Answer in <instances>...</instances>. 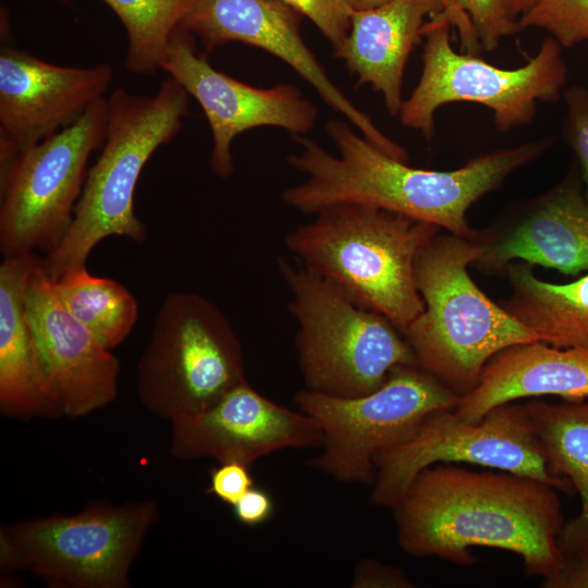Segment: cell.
Returning a JSON list of instances; mask_svg holds the SVG:
<instances>
[{
	"label": "cell",
	"mask_w": 588,
	"mask_h": 588,
	"mask_svg": "<svg viewBox=\"0 0 588 588\" xmlns=\"http://www.w3.org/2000/svg\"><path fill=\"white\" fill-rule=\"evenodd\" d=\"M353 587L411 588L412 580L399 567L384 565L371 559L362 560L355 568Z\"/></svg>",
	"instance_id": "4dcf8cb0"
},
{
	"label": "cell",
	"mask_w": 588,
	"mask_h": 588,
	"mask_svg": "<svg viewBox=\"0 0 588 588\" xmlns=\"http://www.w3.org/2000/svg\"><path fill=\"white\" fill-rule=\"evenodd\" d=\"M158 520L150 500L94 501L72 515L53 514L0 528V564L62 588H127L130 571Z\"/></svg>",
	"instance_id": "52a82bcc"
},
{
	"label": "cell",
	"mask_w": 588,
	"mask_h": 588,
	"mask_svg": "<svg viewBox=\"0 0 588 588\" xmlns=\"http://www.w3.org/2000/svg\"><path fill=\"white\" fill-rule=\"evenodd\" d=\"M25 296L41 383L61 415L78 418L113 402L119 359L68 311L39 257Z\"/></svg>",
	"instance_id": "9a60e30c"
},
{
	"label": "cell",
	"mask_w": 588,
	"mask_h": 588,
	"mask_svg": "<svg viewBox=\"0 0 588 588\" xmlns=\"http://www.w3.org/2000/svg\"><path fill=\"white\" fill-rule=\"evenodd\" d=\"M68 311L105 347L123 342L138 316V305L119 282L90 274L86 267L71 271L53 282Z\"/></svg>",
	"instance_id": "cb8c5ba5"
},
{
	"label": "cell",
	"mask_w": 588,
	"mask_h": 588,
	"mask_svg": "<svg viewBox=\"0 0 588 588\" xmlns=\"http://www.w3.org/2000/svg\"><path fill=\"white\" fill-rule=\"evenodd\" d=\"M458 1L470 17L483 50H494L503 37L522 30L517 21L510 16L504 0Z\"/></svg>",
	"instance_id": "83f0119b"
},
{
	"label": "cell",
	"mask_w": 588,
	"mask_h": 588,
	"mask_svg": "<svg viewBox=\"0 0 588 588\" xmlns=\"http://www.w3.org/2000/svg\"><path fill=\"white\" fill-rule=\"evenodd\" d=\"M111 65L51 64L25 51L0 53V171L22 152L74 123L109 87Z\"/></svg>",
	"instance_id": "2e32d148"
},
{
	"label": "cell",
	"mask_w": 588,
	"mask_h": 588,
	"mask_svg": "<svg viewBox=\"0 0 588 588\" xmlns=\"http://www.w3.org/2000/svg\"><path fill=\"white\" fill-rule=\"evenodd\" d=\"M301 16L279 0H194L181 25L195 34L208 52L238 41L281 59L367 140L389 156L407 161V151L381 132L329 78L302 37Z\"/></svg>",
	"instance_id": "5bb4252c"
},
{
	"label": "cell",
	"mask_w": 588,
	"mask_h": 588,
	"mask_svg": "<svg viewBox=\"0 0 588 588\" xmlns=\"http://www.w3.org/2000/svg\"><path fill=\"white\" fill-rule=\"evenodd\" d=\"M34 253L3 257L0 265V409L30 418L62 416L47 396L26 310V284Z\"/></svg>",
	"instance_id": "44dd1931"
},
{
	"label": "cell",
	"mask_w": 588,
	"mask_h": 588,
	"mask_svg": "<svg viewBox=\"0 0 588 588\" xmlns=\"http://www.w3.org/2000/svg\"><path fill=\"white\" fill-rule=\"evenodd\" d=\"M119 16L128 38L125 66L135 74L160 69L172 33L194 0H103Z\"/></svg>",
	"instance_id": "d4e9b609"
},
{
	"label": "cell",
	"mask_w": 588,
	"mask_h": 588,
	"mask_svg": "<svg viewBox=\"0 0 588 588\" xmlns=\"http://www.w3.org/2000/svg\"><path fill=\"white\" fill-rule=\"evenodd\" d=\"M326 131L338 156L308 137L293 135L301 149L287 162L305 180L283 192L285 205L315 215L338 204H368L465 238L478 233L467 222L469 207L551 144L549 138L532 140L477 156L455 170L436 171L413 168L389 156L344 121L330 120Z\"/></svg>",
	"instance_id": "7a4b0ae2"
},
{
	"label": "cell",
	"mask_w": 588,
	"mask_h": 588,
	"mask_svg": "<svg viewBox=\"0 0 588 588\" xmlns=\"http://www.w3.org/2000/svg\"><path fill=\"white\" fill-rule=\"evenodd\" d=\"M160 69L200 105L212 133L210 168L226 179L234 170L231 145L241 133L277 126L304 135L315 125L317 109L298 87L280 84L258 88L211 66L195 48L193 34L180 25L171 35Z\"/></svg>",
	"instance_id": "4fadbf2b"
},
{
	"label": "cell",
	"mask_w": 588,
	"mask_h": 588,
	"mask_svg": "<svg viewBox=\"0 0 588 588\" xmlns=\"http://www.w3.org/2000/svg\"><path fill=\"white\" fill-rule=\"evenodd\" d=\"M475 268L499 272L525 261L577 275L588 270V200L577 173L524 203L497 224L478 232Z\"/></svg>",
	"instance_id": "ac0fdd59"
},
{
	"label": "cell",
	"mask_w": 588,
	"mask_h": 588,
	"mask_svg": "<svg viewBox=\"0 0 588 588\" xmlns=\"http://www.w3.org/2000/svg\"><path fill=\"white\" fill-rule=\"evenodd\" d=\"M397 542L408 554L469 566L471 549L510 551L528 576L548 577L565 558L556 489L530 477L440 465L420 471L391 509Z\"/></svg>",
	"instance_id": "6da1fadb"
},
{
	"label": "cell",
	"mask_w": 588,
	"mask_h": 588,
	"mask_svg": "<svg viewBox=\"0 0 588 588\" xmlns=\"http://www.w3.org/2000/svg\"><path fill=\"white\" fill-rule=\"evenodd\" d=\"M475 238L437 234L418 252L414 280L424 310L403 332L416 364L458 396L478 384L499 352L539 338L491 301L468 272Z\"/></svg>",
	"instance_id": "277c9868"
},
{
	"label": "cell",
	"mask_w": 588,
	"mask_h": 588,
	"mask_svg": "<svg viewBox=\"0 0 588 588\" xmlns=\"http://www.w3.org/2000/svg\"><path fill=\"white\" fill-rule=\"evenodd\" d=\"M538 0H504L510 16L518 20L519 16L530 10Z\"/></svg>",
	"instance_id": "e575fe53"
},
{
	"label": "cell",
	"mask_w": 588,
	"mask_h": 588,
	"mask_svg": "<svg viewBox=\"0 0 588 588\" xmlns=\"http://www.w3.org/2000/svg\"><path fill=\"white\" fill-rule=\"evenodd\" d=\"M170 425V453L175 458L211 457L249 467L281 450L320 448L323 439L315 419L269 400L246 380L208 409Z\"/></svg>",
	"instance_id": "e0dca14e"
},
{
	"label": "cell",
	"mask_w": 588,
	"mask_h": 588,
	"mask_svg": "<svg viewBox=\"0 0 588 588\" xmlns=\"http://www.w3.org/2000/svg\"><path fill=\"white\" fill-rule=\"evenodd\" d=\"M437 463H468L542 481L571 491L568 479L547 466L534 422L525 406L514 402L492 408L468 422L454 408L431 414L407 441L379 452L370 501L392 509L425 468Z\"/></svg>",
	"instance_id": "8fae6325"
},
{
	"label": "cell",
	"mask_w": 588,
	"mask_h": 588,
	"mask_svg": "<svg viewBox=\"0 0 588 588\" xmlns=\"http://www.w3.org/2000/svg\"><path fill=\"white\" fill-rule=\"evenodd\" d=\"M245 380L241 341L218 306L169 293L136 368L144 407L170 422L208 409Z\"/></svg>",
	"instance_id": "ba28073f"
},
{
	"label": "cell",
	"mask_w": 588,
	"mask_h": 588,
	"mask_svg": "<svg viewBox=\"0 0 588 588\" xmlns=\"http://www.w3.org/2000/svg\"><path fill=\"white\" fill-rule=\"evenodd\" d=\"M441 11V0H390L355 10L348 36L333 56L356 74L358 85H369L381 94L388 112L395 117L404 101V70L422 38L425 19Z\"/></svg>",
	"instance_id": "ffe728a7"
},
{
	"label": "cell",
	"mask_w": 588,
	"mask_h": 588,
	"mask_svg": "<svg viewBox=\"0 0 588 588\" xmlns=\"http://www.w3.org/2000/svg\"><path fill=\"white\" fill-rule=\"evenodd\" d=\"M543 395L588 400V346L561 348L534 341L506 347L486 364L477 387L454 411L476 422L499 405Z\"/></svg>",
	"instance_id": "d6986e66"
},
{
	"label": "cell",
	"mask_w": 588,
	"mask_h": 588,
	"mask_svg": "<svg viewBox=\"0 0 588 588\" xmlns=\"http://www.w3.org/2000/svg\"><path fill=\"white\" fill-rule=\"evenodd\" d=\"M315 215L286 234L287 250L403 333L424 310L415 258L442 229L368 204H338Z\"/></svg>",
	"instance_id": "3957f363"
},
{
	"label": "cell",
	"mask_w": 588,
	"mask_h": 588,
	"mask_svg": "<svg viewBox=\"0 0 588 588\" xmlns=\"http://www.w3.org/2000/svg\"><path fill=\"white\" fill-rule=\"evenodd\" d=\"M237 520L246 526H257L267 522L273 513V501L260 488H250L233 506Z\"/></svg>",
	"instance_id": "1f68e13d"
},
{
	"label": "cell",
	"mask_w": 588,
	"mask_h": 588,
	"mask_svg": "<svg viewBox=\"0 0 588 588\" xmlns=\"http://www.w3.org/2000/svg\"><path fill=\"white\" fill-rule=\"evenodd\" d=\"M505 270L511 296L501 305L513 317L555 347L588 346V274L556 284L537 278L525 261Z\"/></svg>",
	"instance_id": "603a6c76"
},
{
	"label": "cell",
	"mask_w": 588,
	"mask_h": 588,
	"mask_svg": "<svg viewBox=\"0 0 588 588\" xmlns=\"http://www.w3.org/2000/svg\"><path fill=\"white\" fill-rule=\"evenodd\" d=\"M107 100L94 101L71 125L19 155L0 171L3 257L47 253L68 232L87 176L90 154L103 146Z\"/></svg>",
	"instance_id": "7c38bea8"
},
{
	"label": "cell",
	"mask_w": 588,
	"mask_h": 588,
	"mask_svg": "<svg viewBox=\"0 0 588 588\" xmlns=\"http://www.w3.org/2000/svg\"><path fill=\"white\" fill-rule=\"evenodd\" d=\"M517 23L520 29H544L562 47L571 48L588 40V0H538Z\"/></svg>",
	"instance_id": "484cf974"
},
{
	"label": "cell",
	"mask_w": 588,
	"mask_h": 588,
	"mask_svg": "<svg viewBox=\"0 0 588 588\" xmlns=\"http://www.w3.org/2000/svg\"><path fill=\"white\" fill-rule=\"evenodd\" d=\"M543 588H588V550L581 554L565 559L562 567L544 577Z\"/></svg>",
	"instance_id": "d6a6232c"
},
{
	"label": "cell",
	"mask_w": 588,
	"mask_h": 588,
	"mask_svg": "<svg viewBox=\"0 0 588 588\" xmlns=\"http://www.w3.org/2000/svg\"><path fill=\"white\" fill-rule=\"evenodd\" d=\"M301 15L307 16L338 49L345 41L355 9L350 0H279Z\"/></svg>",
	"instance_id": "4316f807"
},
{
	"label": "cell",
	"mask_w": 588,
	"mask_h": 588,
	"mask_svg": "<svg viewBox=\"0 0 588 588\" xmlns=\"http://www.w3.org/2000/svg\"><path fill=\"white\" fill-rule=\"evenodd\" d=\"M443 11L452 27L458 32L461 47L468 54L478 56L481 49L479 38L468 14L461 8L458 0H441Z\"/></svg>",
	"instance_id": "836d02e7"
},
{
	"label": "cell",
	"mask_w": 588,
	"mask_h": 588,
	"mask_svg": "<svg viewBox=\"0 0 588 588\" xmlns=\"http://www.w3.org/2000/svg\"><path fill=\"white\" fill-rule=\"evenodd\" d=\"M460 399L418 365H402L368 394L339 397L304 389L295 405L322 431L321 454L311 465L338 481L369 485L379 452L409 440L431 414L455 408Z\"/></svg>",
	"instance_id": "30bf717a"
},
{
	"label": "cell",
	"mask_w": 588,
	"mask_h": 588,
	"mask_svg": "<svg viewBox=\"0 0 588 588\" xmlns=\"http://www.w3.org/2000/svg\"><path fill=\"white\" fill-rule=\"evenodd\" d=\"M564 97L567 106L564 135L578 160L588 200V88L574 85L565 90Z\"/></svg>",
	"instance_id": "f1b7e54d"
},
{
	"label": "cell",
	"mask_w": 588,
	"mask_h": 588,
	"mask_svg": "<svg viewBox=\"0 0 588 588\" xmlns=\"http://www.w3.org/2000/svg\"><path fill=\"white\" fill-rule=\"evenodd\" d=\"M188 97V93L169 76L152 97L118 89L107 100L108 119L101 155L87 172L68 232L41 259L52 282L85 268L91 250L108 236L145 242V224L134 212L136 184L156 149L170 142L181 128Z\"/></svg>",
	"instance_id": "5b68a950"
},
{
	"label": "cell",
	"mask_w": 588,
	"mask_h": 588,
	"mask_svg": "<svg viewBox=\"0 0 588 588\" xmlns=\"http://www.w3.org/2000/svg\"><path fill=\"white\" fill-rule=\"evenodd\" d=\"M297 323L298 365L306 389L356 397L380 388L397 366L417 365L404 334L384 316L351 299L296 259L278 260Z\"/></svg>",
	"instance_id": "8992f818"
},
{
	"label": "cell",
	"mask_w": 588,
	"mask_h": 588,
	"mask_svg": "<svg viewBox=\"0 0 588 588\" xmlns=\"http://www.w3.org/2000/svg\"><path fill=\"white\" fill-rule=\"evenodd\" d=\"M525 406L540 440L549 471L568 479L580 498L578 515L563 524L558 546L565 559L588 550V400Z\"/></svg>",
	"instance_id": "7402d4cb"
},
{
	"label": "cell",
	"mask_w": 588,
	"mask_h": 588,
	"mask_svg": "<svg viewBox=\"0 0 588 588\" xmlns=\"http://www.w3.org/2000/svg\"><path fill=\"white\" fill-rule=\"evenodd\" d=\"M253 487L254 478L250 475L249 466L237 462H226L210 469L207 493L234 506Z\"/></svg>",
	"instance_id": "f546056e"
},
{
	"label": "cell",
	"mask_w": 588,
	"mask_h": 588,
	"mask_svg": "<svg viewBox=\"0 0 588 588\" xmlns=\"http://www.w3.org/2000/svg\"><path fill=\"white\" fill-rule=\"evenodd\" d=\"M390 0H350L355 10H368L380 7Z\"/></svg>",
	"instance_id": "d590c367"
},
{
	"label": "cell",
	"mask_w": 588,
	"mask_h": 588,
	"mask_svg": "<svg viewBox=\"0 0 588 588\" xmlns=\"http://www.w3.org/2000/svg\"><path fill=\"white\" fill-rule=\"evenodd\" d=\"M421 28L425 38L422 72L399 112L401 123L434 135V114L443 105L477 102L493 112L499 132L528 124L537 102H556L568 78L562 46L551 36L525 65L504 70L478 56L457 53L451 46V22L444 11L429 16Z\"/></svg>",
	"instance_id": "9c48e42d"
}]
</instances>
